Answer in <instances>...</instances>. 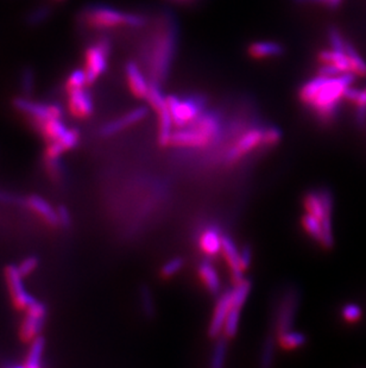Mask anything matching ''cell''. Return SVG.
Here are the masks:
<instances>
[{"mask_svg": "<svg viewBox=\"0 0 366 368\" xmlns=\"http://www.w3.org/2000/svg\"><path fill=\"white\" fill-rule=\"evenodd\" d=\"M199 275L201 278L203 284L207 287V290L211 292L212 295H218L221 290V282H220L219 274L214 269V266L210 261H203L199 266Z\"/></svg>", "mask_w": 366, "mask_h": 368, "instance_id": "603a6c76", "label": "cell"}, {"mask_svg": "<svg viewBox=\"0 0 366 368\" xmlns=\"http://www.w3.org/2000/svg\"><path fill=\"white\" fill-rule=\"evenodd\" d=\"M356 78L357 75L352 72L333 78L318 74L302 85L298 97L303 104L314 111L320 121L329 123L336 119L345 91L354 85Z\"/></svg>", "mask_w": 366, "mask_h": 368, "instance_id": "7a4b0ae2", "label": "cell"}, {"mask_svg": "<svg viewBox=\"0 0 366 368\" xmlns=\"http://www.w3.org/2000/svg\"><path fill=\"white\" fill-rule=\"evenodd\" d=\"M318 74L323 77H327V78H333V77H338L344 73L336 66L331 65V64H320Z\"/></svg>", "mask_w": 366, "mask_h": 368, "instance_id": "7bdbcfd3", "label": "cell"}, {"mask_svg": "<svg viewBox=\"0 0 366 368\" xmlns=\"http://www.w3.org/2000/svg\"><path fill=\"white\" fill-rule=\"evenodd\" d=\"M302 226L305 228L310 238H314L315 241L321 243L323 241V222L319 218L307 213L302 218Z\"/></svg>", "mask_w": 366, "mask_h": 368, "instance_id": "4316f807", "label": "cell"}, {"mask_svg": "<svg viewBox=\"0 0 366 368\" xmlns=\"http://www.w3.org/2000/svg\"><path fill=\"white\" fill-rule=\"evenodd\" d=\"M125 75L130 91L139 99H147L150 81L144 75V70L134 61H129L125 65Z\"/></svg>", "mask_w": 366, "mask_h": 368, "instance_id": "7c38bea8", "label": "cell"}, {"mask_svg": "<svg viewBox=\"0 0 366 368\" xmlns=\"http://www.w3.org/2000/svg\"><path fill=\"white\" fill-rule=\"evenodd\" d=\"M200 247L207 255H218L223 249V235L216 226H208L200 236Z\"/></svg>", "mask_w": 366, "mask_h": 368, "instance_id": "ffe728a7", "label": "cell"}, {"mask_svg": "<svg viewBox=\"0 0 366 368\" xmlns=\"http://www.w3.org/2000/svg\"><path fill=\"white\" fill-rule=\"evenodd\" d=\"M241 321V309L231 308L224 325V333L227 338H233L238 331Z\"/></svg>", "mask_w": 366, "mask_h": 368, "instance_id": "4dcf8cb0", "label": "cell"}, {"mask_svg": "<svg viewBox=\"0 0 366 368\" xmlns=\"http://www.w3.org/2000/svg\"><path fill=\"white\" fill-rule=\"evenodd\" d=\"M274 340L272 338H267L265 343H264L263 353H262V366L267 367L270 366L272 362V358H274Z\"/></svg>", "mask_w": 366, "mask_h": 368, "instance_id": "ab89813d", "label": "cell"}, {"mask_svg": "<svg viewBox=\"0 0 366 368\" xmlns=\"http://www.w3.org/2000/svg\"><path fill=\"white\" fill-rule=\"evenodd\" d=\"M34 70L31 68H26L22 72V78H21V86L24 93L29 95L34 90Z\"/></svg>", "mask_w": 366, "mask_h": 368, "instance_id": "f35d334b", "label": "cell"}, {"mask_svg": "<svg viewBox=\"0 0 366 368\" xmlns=\"http://www.w3.org/2000/svg\"><path fill=\"white\" fill-rule=\"evenodd\" d=\"M294 3L296 4H314V5H323L328 9H336L340 6L343 0H293Z\"/></svg>", "mask_w": 366, "mask_h": 368, "instance_id": "b9f144b4", "label": "cell"}, {"mask_svg": "<svg viewBox=\"0 0 366 368\" xmlns=\"http://www.w3.org/2000/svg\"><path fill=\"white\" fill-rule=\"evenodd\" d=\"M148 103L151 108L159 113L160 118V134H159V142L161 146H168L170 144L172 136V115L169 111L168 103H167V95L162 91V86L159 84L150 83V88L148 93Z\"/></svg>", "mask_w": 366, "mask_h": 368, "instance_id": "52a82bcc", "label": "cell"}, {"mask_svg": "<svg viewBox=\"0 0 366 368\" xmlns=\"http://www.w3.org/2000/svg\"><path fill=\"white\" fill-rule=\"evenodd\" d=\"M179 26L170 12L161 14L144 50L145 70L150 83L163 85L168 79L176 55Z\"/></svg>", "mask_w": 366, "mask_h": 368, "instance_id": "6da1fadb", "label": "cell"}, {"mask_svg": "<svg viewBox=\"0 0 366 368\" xmlns=\"http://www.w3.org/2000/svg\"><path fill=\"white\" fill-rule=\"evenodd\" d=\"M23 275L19 273L16 266H9L6 269V282L9 286L10 295L13 304L19 310H26L36 302V299L28 292L23 284Z\"/></svg>", "mask_w": 366, "mask_h": 368, "instance_id": "30bf717a", "label": "cell"}, {"mask_svg": "<svg viewBox=\"0 0 366 368\" xmlns=\"http://www.w3.org/2000/svg\"><path fill=\"white\" fill-rule=\"evenodd\" d=\"M87 85H88V81H87L86 73H85L83 68L72 70L65 81V88L67 93L86 88Z\"/></svg>", "mask_w": 366, "mask_h": 368, "instance_id": "83f0119b", "label": "cell"}, {"mask_svg": "<svg viewBox=\"0 0 366 368\" xmlns=\"http://www.w3.org/2000/svg\"><path fill=\"white\" fill-rule=\"evenodd\" d=\"M44 343L43 338L39 336L34 338V341L30 342V348L26 354V362H24V367L26 368H39L43 364V353H44Z\"/></svg>", "mask_w": 366, "mask_h": 368, "instance_id": "d4e9b609", "label": "cell"}, {"mask_svg": "<svg viewBox=\"0 0 366 368\" xmlns=\"http://www.w3.org/2000/svg\"><path fill=\"white\" fill-rule=\"evenodd\" d=\"M37 267H39V260H37V258H34V256L26 258V259L17 266L18 271H19V273L22 274L23 277L30 275L32 272H34V269H37Z\"/></svg>", "mask_w": 366, "mask_h": 368, "instance_id": "74e56055", "label": "cell"}, {"mask_svg": "<svg viewBox=\"0 0 366 368\" xmlns=\"http://www.w3.org/2000/svg\"><path fill=\"white\" fill-rule=\"evenodd\" d=\"M141 303H142L143 311L148 317L155 315V304L151 296V292L148 287H143L141 290Z\"/></svg>", "mask_w": 366, "mask_h": 368, "instance_id": "d590c367", "label": "cell"}, {"mask_svg": "<svg viewBox=\"0 0 366 368\" xmlns=\"http://www.w3.org/2000/svg\"><path fill=\"white\" fill-rule=\"evenodd\" d=\"M221 251L224 253L225 259L227 261L230 269H231L233 282L236 284L241 282L244 279L243 277L244 269H241V251H238L236 243L227 235H223V249Z\"/></svg>", "mask_w": 366, "mask_h": 368, "instance_id": "e0dca14e", "label": "cell"}, {"mask_svg": "<svg viewBox=\"0 0 366 368\" xmlns=\"http://www.w3.org/2000/svg\"><path fill=\"white\" fill-rule=\"evenodd\" d=\"M345 52H346V55L349 57V62H351V66H352V72H354L357 77L365 78L366 61L360 57V54L358 52V50L354 48V44L349 42V41H346V44H345Z\"/></svg>", "mask_w": 366, "mask_h": 368, "instance_id": "484cf974", "label": "cell"}, {"mask_svg": "<svg viewBox=\"0 0 366 368\" xmlns=\"http://www.w3.org/2000/svg\"><path fill=\"white\" fill-rule=\"evenodd\" d=\"M295 310H296V297L290 293L285 298V303L281 308L280 316L277 321L278 333H282L287 330H290V327L293 325L294 316H295Z\"/></svg>", "mask_w": 366, "mask_h": 368, "instance_id": "cb8c5ba5", "label": "cell"}, {"mask_svg": "<svg viewBox=\"0 0 366 368\" xmlns=\"http://www.w3.org/2000/svg\"><path fill=\"white\" fill-rule=\"evenodd\" d=\"M318 60L320 64H331V65L336 66L343 73L352 72V66L349 62V57L345 52L334 50V49H323L318 54Z\"/></svg>", "mask_w": 366, "mask_h": 368, "instance_id": "7402d4cb", "label": "cell"}, {"mask_svg": "<svg viewBox=\"0 0 366 368\" xmlns=\"http://www.w3.org/2000/svg\"><path fill=\"white\" fill-rule=\"evenodd\" d=\"M57 218H59V224L63 226H69L70 222H72L69 211L65 206L57 209Z\"/></svg>", "mask_w": 366, "mask_h": 368, "instance_id": "f6af8a7d", "label": "cell"}, {"mask_svg": "<svg viewBox=\"0 0 366 368\" xmlns=\"http://www.w3.org/2000/svg\"><path fill=\"white\" fill-rule=\"evenodd\" d=\"M183 264H185V261L182 260L181 258L170 259L163 264V267L161 269V275L162 278L174 277L175 274L179 273L183 269Z\"/></svg>", "mask_w": 366, "mask_h": 368, "instance_id": "e575fe53", "label": "cell"}, {"mask_svg": "<svg viewBox=\"0 0 366 368\" xmlns=\"http://www.w3.org/2000/svg\"><path fill=\"white\" fill-rule=\"evenodd\" d=\"M28 206L37 213L39 217H42L44 221L47 222L50 226H57L59 224V218H57V210L52 208V205L48 203L41 197L32 195L29 200H26Z\"/></svg>", "mask_w": 366, "mask_h": 368, "instance_id": "44dd1931", "label": "cell"}, {"mask_svg": "<svg viewBox=\"0 0 366 368\" xmlns=\"http://www.w3.org/2000/svg\"><path fill=\"white\" fill-rule=\"evenodd\" d=\"M356 122L359 126H366V106H356Z\"/></svg>", "mask_w": 366, "mask_h": 368, "instance_id": "bcb514c9", "label": "cell"}, {"mask_svg": "<svg viewBox=\"0 0 366 368\" xmlns=\"http://www.w3.org/2000/svg\"><path fill=\"white\" fill-rule=\"evenodd\" d=\"M328 42L331 44V47L334 50H340V52H345V44L346 41L341 35L340 30L336 28V26H329L327 30Z\"/></svg>", "mask_w": 366, "mask_h": 368, "instance_id": "836d02e7", "label": "cell"}, {"mask_svg": "<svg viewBox=\"0 0 366 368\" xmlns=\"http://www.w3.org/2000/svg\"><path fill=\"white\" fill-rule=\"evenodd\" d=\"M341 316L345 321L349 323H356L359 321L363 316V310L359 305L354 303L346 304L341 309Z\"/></svg>", "mask_w": 366, "mask_h": 368, "instance_id": "d6a6232c", "label": "cell"}, {"mask_svg": "<svg viewBox=\"0 0 366 368\" xmlns=\"http://www.w3.org/2000/svg\"><path fill=\"white\" fill-rule=\"evenodd\" d=\"M59 1H61V0H59Z\"/></svg>", "mask_w": 366, "mask_h": 368, "instance_id": "c3c4849f", "label": "cell"}, {"mask_svg": "<svg viewBox=\"0 0 366 368\" xmlns=\"http://www.w3.org/2000/svg\"><path fill=\"white\" fill-rule=\"evenodd\" d=\"M172 1H174V3H176V4L188 5L193 4L195 0H172Z\"/></svg>", "mask_w": 366, "mask_h": 368, "instance_id": "7dc6e473", "label": "cell"}, {"mask_svg": "<svg viewBox=\"0 0 366 368\" xmlns=\"http://www.w3.org/2000/svg\"><path fill=\"white\" fill-rule=\"evenodd\" d=\"M281 131L275 126H269L267 129H264L263 143L267 146H272L277 142H280Z\"/></svg>", "mask_w": 366, "mask_h": 368, "instance_id": "60d3db41", "label": "cell"}, {"mask_svg": "<svg viewBox=\"0 0 366 368\" xmlns=\"http://www.w3.org/2000/svg\"><path fill=\"white\" fill-rule=\"evenodd\" d=\"M223 135L221 117L216 111H203L195 121L172 133L170 144L176 147L203 148Z\"/></svg>", "mask_w": 366, "mask_h": 368, "instance_id": "3957f363", "label": "cell"}, {"mask_svg": "<svg viewBox=\"0 0 366 368\" xmlns=\"http://www.w3.org/2000/svg\"><path fill=\"white\" fill-rule=\"evenodd\" d=\"M231 308H232V291H226L220 296L216 309H214V315H213L210 329H208L211 338H216L224 331L225 322H226Z\"/></svg>", "mask_w": 366, "mask_h": 368, "instance_id": "5bb4252c", "label": "cell"}, {"mask_svg": "<svg viewBox=\"0 0 366 368\" xmlns=\"http://www.w3.org/2000/svg\"><path fill=\"white\" fill-rule=\"evenodd\" d=\"M251 282L247 279H243L241 282L236 284V287L232 290V307L241 309L245 304L246 299L250 295Z\"/></svg>", "mask_w": 366, "mask_h": 368, "instance_id": "f1b7e54d", "label": "cell"}, {"mask_svg": "<svg viewBox=\"0 0 366 368\" xmlns=\"http://www.w3.org/2000/svg\"><path fill=\"white\" fill-rule=\"evenodd\" d=\"M263 135L264 129H259V128H254L244 133L241 135V139H238L237 143L230 149L229 152L226 153L225 161L227 164H233L239 160L241 156L249 154L251 151L258 147L261 143H263Z\"/></svg>", "mask_w": 366, "mask_h": 368, "instance_id": "8fae6325", "label": "cell"}, {"mask_svg": "<svg viewBox=\"0 0 366 368\" xmlns=\"http://www.w3.org/2000/svg\"><path fill=\"white\" fill-rule=\"evenodd\" d=\"M67 104H68L69 113L77 118L90 117L94 110L91 93L87 91L86 88L68 93Z\"/></svg>", "mask_w": 366, "mask_h": 368, "instance_id": "9a60e30c", "label": "cell"}, {"mask_svg": "<svg viewBox=\"0 0 366 368\" xmlns=\"http://www.w3.org/2000/svg\"><path fill=\"white\" fill-rule=\"evenodd\" d=\"M52 14V9L47 8V6H42L39 9H36L34 11L29 14L28 17V23L31 26H36V24H41L44 21H47L48 18L50 17Z\"/></svg>", "mask_w": 366, "mask_h": 368, "instance_id": "8d00e7d4", "label": "cell"}, {"mask_svg": "<svg viewBox=\"0 0 366 368\" xmlns=\"http://www.w3.org/2000/svg\"><path fill=\"white\" fill-rule=\"evenodd\" d=\"M251 259H252V254H251L250 247L245 246V247L243 248L241 251V269H244V271L249 269V266H250L251 264Z\"/></svg>", "mask_w": 366, "mask_h": 368, "instance_id": "ee69618b", "label": "cell"}, {"mask_svg": "<svg viewBox=\"0 0 366 368\" xmlns=\"http://www.w3.org/2000/svg\"><path fill=\"white\" fill-rule=\"evenodd\" d=\"M79 141H80L79 131L77 129H68L61 139L54 142H49L45 152L47 160H59L63 153L77 147Z\"/></svg>", "mask_w": 366, "mask_h": 368, "instance_id": "2e32d148", "label": "cell"}, {"mask_svg": "<svg viewBox=\"0 0 366 368\" xmlns=\"http://www.w3.org/2000/svg\"><path fill=\"white\" fill-rule=\"evenodd\" d=\"M226 351H227L226 341L223 340V338H220L219 341L216 343L213 353H212L211 367L220 368L224 366L225 359H226Z\"/></svg>", "mask_w": 366, "mask_h": 368, "instance_id": "1f68e13d", "label": "cell"}, {"mask_svg": "<svg viewBox=\"0 0 366 368\" xmlns=\"http://www.w3.org/2000/svg\"><path fill=\"white\" fill-rule=\"evenodd\" d=\"M111 48L112 44L108 37H101L95 43L86 48L82 68L86 73L88 85L94 84L101 75L106 73Z\"/></svg>", "mask_w": 366, "mask_h": 368, "instance_id": "8992f818", "label": "cell"}, {"mask_svg": "<svg viewBox=\"0 0 366 368\" xmlns=\"http://www.w3.org/2000/svg\"><path fill=\"white\" fill-rule=\"evenodd\" d=\"M26 317L21 325V338L26 342L34 341L39 336L41 330L43 328L44 318L47 315V310L43 304L34 302L31 307L26 309Z\"/></svg>", "mask_w": 366, "mask_h": 368, "instance_id": "9c48e42d", "label": "cell"}, {"mask_svg": "<svg viewBox=\"0 0 366 368\" xmlns=\"http://www.w3.org/2000/svg\"><path fill=\"white\" fill-rule=\"evenodd\" d=\"M148 116V108L145 106H138V108L131 110L129 113L123 115L119 118H116L113 121L108 122L101 128V135L103 136H113L126 128L134 126L139 122H142Z\"/></svg>", "mask_w": 366, "mask_h": 368, "instance_id": "4fadbf2b", "label": "cell"}, {"mask_svg": "<svg viewBox=\"0 0 366 368\" xmlns=\"http://www.w3.org/2000/svg\"><path fill=\"white\" fill-rule=\"evenodd\" d=\"M82 22L94 30H111L121 26L141 29L148 26V17L142 13L126 12L108 5H93L82 13Z\"/></svg>", "mask_w": 366, "mask_h": 368, "instance_id": "277c9868", "label": "cell"}, {"mask_svg": "<svg viewBox=\"0 0 366 368\" xmlns=\"http://www.w3.org/2000/svg\"><path fill=\"white\" fill-rule=\"evenodd\" d=\"M34 126L37 130L41 131V134L48 142H54L61 139L63 135L68 131V128L61 118H50L44 121L34 122Z\"/></svg>", "mask_w": 366, "mask_h": 368, "instance_id": "d6986e66", "label": "cell"}, {"mask_svg": "<svg viewBox=\"0 0 366 368\" xmlns=\"http://www.w3.org/2000/svg\"><path fill=\"white\" fill-rule=\"evenodd\" d=\"M167 103L174 126L181 128L195 121L205 111L207 99L200 93L185 95L183 98L172 95L167 97Z\"/></svg>", "mask_w": 366, "mask_h": 368, "instance_id": "5b68a950", "label": "cell"}, {"mask_svg": "<svg viewBox=\"0 0 366 368\" xmlns=\"http://www.w3.org/2000/svg\"><path fill=\"white\" fill-rule=\"evenodd\" d=\"M285 52L283 44L276 41H256L247 48V54L256 60L280 57L285 55Z\"/></svg>", "mask_w": 366, "mask_h": 368, "instance_id": "ac0fdd59", "label": "cell"}, {"mask_svg": "<svg viewBox=\"0 0 366 368\" xmlns=\"http://www.w3.org/2000/svg\"><path fill=\"white\" fill-rule=\"evenodd\" d=\"M14 108L21 113H26L32 121H44L50 118H62L63 111L61 106L57 104H42L36 103L26 97H19L13 100Z\"/></svg>", "mask_w": 366, "mask_h": 368, "instance_id": "ba28073f", "label": "cell"}, {"mask_svg": "<svg viewBox=\"0 0 366 368\" xmlns=\"http://www.w3.org/2000/svg\"><path fill=\"white\" fill-rule=\"evenodd\" d=\"M306 336L298 331L287 330L285 333H280L281 346L285 349H296L306 343Z\"/></svg>", "mask_w": 366, "mask_h": 368, "instance_id": "f546056e", "label": "cell"}]
</instances>
